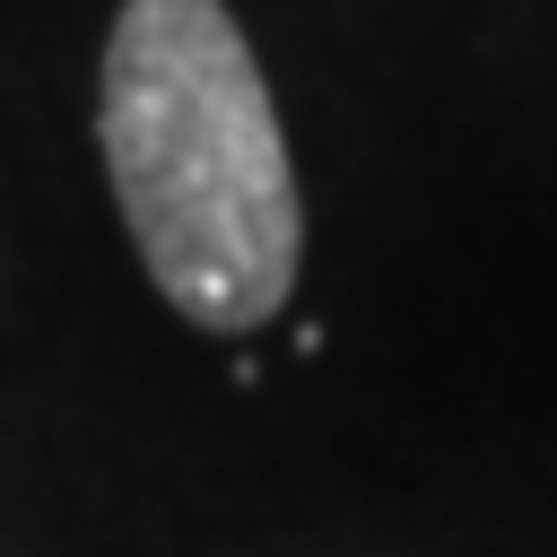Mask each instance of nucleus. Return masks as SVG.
Returning a JSON list of instances; mask_svg holds the SVG:
<instances>
[{
	"label": "nucleus",
	"mask_w": 557,
	"mask_h": 557,
	"mask_svg": "<svg viewBox=\"0 0 557 557\" xmlns=\"http://www.w3.org/2000/svg\"><path fill=\"white\" fill-rule=\"evenodd\" d=\"M96 148L174 313L200 331H261L287 305L305 200L226 0H122L96 78Z\"/></svg>",
	"instance_id": "obj_1"
}]
</instances>
